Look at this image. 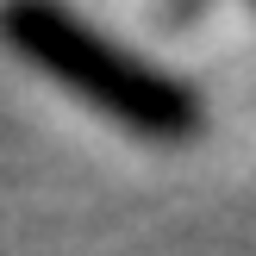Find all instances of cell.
Listing matches in <instances>:
<instances>
[{"label": "cell", "mask_w": 256, "mask_h": 256, "mask_svg": "<svg viewBox=\"0 0 256 256\" xmlns=\"http://www.w3.org/2000/svg\"><path fill=\"white\" fill-rule=\"evenodd\" d=\"M0 44L12 56H25L38 75L62 82L94 112H106L112 125L150 138V144H188L206 119L200 94L182 75L112 44L100 25H88L62 0H0Z\"/></svg>", "instance_id": "1"}]
</instances>
